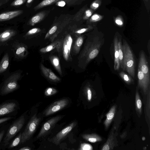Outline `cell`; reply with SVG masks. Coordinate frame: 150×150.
<instances>
[{
    "label": "cell",
    "instance_id": "obj_4",
    "mask_svg": "<svg viewBox=\"0 0 150 150\" xmlns=\"http://www.w3.org/2000/svg\"><path fill=\"white\" fill-rule=\"evenodd\" d=\"M21 76L20 73L17 72L8 77L0 88V96H6L18 89V81Z\"/></svg>",
    "mask_w": 150,
    "mask_h": 150
},
{
    "label": "cell",
    "instance_id": "obj_21",
    "mask_svg": "<svg viewBox=\"0 0 150 150\" xmlns=\"http://www.w3.org/2000/svg\"><path fill=\"white\" fill-rule=\"evenodd\" d=\"M115 110L116 106L114 105L112 107L106 115V118L104 122L106 129L108 128L110 125L114 116Z\"/></svg>",
    "mask_w": 150,
    "mask_h": 150
},
{
    "label": "cell",
    "instance_id": "obj_16",
    "mask_svg": "<svg viewBox=\"0 0 150 150\" xmlns=\"http://www.w3.org/2000/svg\"><path fill=\"white\" fill-rule=\"evenodd\" d=\"M40 68L44 75L49 80L54 82H57L60 79L50 69L45 67L42 64H40Z\"/></svg>",
    "mask_w": 150,
    "mask_h": 150
},
{
    "label": "cell",
    "instance_id": "obj_43",
    "mask_svg": "<svg viewBox=\"0 0 150 150\" xmlns=\"http://www.w3.org/2000/svg\"><path fill=\"white\" fill-rule=\"evenodd\" d=\"M10 0H0V7L7 3Z\"/></svg>",
    "mask_w": 150,
    "mask_h": 150
},
{
    "label": "cell",
    "instance_id": "obj_35",
    "mask_svg": "<svg viewBox=\"0 0 150 150\" xmlns=\"http://www.w3.org/2000/svg\"><path fill=\"white\" fill-rule=\"evenodd\" d=\"M41 31V30L40 28H32L29 30L25 35V36H28L31 35H34V34H37Z\"/></svg>",
    "mask_w": 150,
    "mask_h": 150
},
{
    "label": "cell",
    "instance_id": "obj_19",
    "mask_svg": "<svg viewBox=\"0 0 150 150\" xmlns=\"http://www.w3.org/2000/svg\"><path fill=\"white\" fill-rule=\"evenodd\" d=\"M16 31L13 29H8L0 33V43L7 41L15 35Z\"/></svg>",
    "mask_w": 150,
    "mask_h": 150
},
{
    "label": "cell",
    "instance_id": "obj_30",
    "mask_svg": "<svg viewBox=\"0 0 150 150\" xmlns=\"http://www.w3.org/2000/svg\"><path fill=\"white\" fill-rule=\"evenodd\" d=\"M135 103L136 110L141 114L142 112V103L139 93L137 91L136 94Z\"/></svg>",
    "mask_w": 150,
    "mask_h": 150
},
{
    "label": "cell",
    "instance_id": "obj_24",
    "mask_svg": "<svg viewBox=\"0 0 150 150\" xmlns=\"http://www.w3.org/2000/svg\"><path fill=\"white\" fill-rule=\"evenodd\" d=\"M22 132H20L16 137L11 141L6 148L8 149H12L16 147L19 144H21V140Z\"/></svg>",
    "mask_w": 150,
    "mask_h": 150
},
{
    "label": "cell",
    "instance_id": "obj_17",
    "mask_svg": "<svg viewBox=\"0 0 150 150\" xmlns=\"http://www.w3.org/2000/svg\"><path fill=\"white\" fill-rule=\"evenodd\" d=\"M22 10H18L4 12L0 14V22L9 20L23 13Z\"/></svg>",
    "mask_w": 150,
    "mask_h": 150
},
{
    "label": "cell",
    "instance_id": "obj_34",
    "mask_svg": "<svg viewBox=\"0 0 150 150\" xmlns=\"http://www.w3.org/2000/svg\"><path fill=\"white\" fill-rule=\"evenodd\" d=\"M15 118V117L13 116H6L0 118V125L4 124L5 123L13 119H14Z\"/></svg>",
    "mask_w": 150,
    "mask_h": 150
},
{
    "label": "cell",
    "instance_id": "obj_28",
    "mask_svg": "<svg viewBox=\"0 0 150 150\" xmlns=\"http://www.w3.org/2000/svg\"><path fill=\"white\" fill-rule=\"evenodd\" d=\"M119 75L125 82L127 84H131L134 81L131 76L123 71L120 72L119 73Z\"/></svg>",
    "mask_w": 150,
    "mask_h": 150
},
{
    "label": "cell",
    "instance_id": "obj_32",
    "mask_svg": "<svg viewBox=\"0 0 150 150\" xmlns=\"http://www.w3.org/2000/svg\"><path fill=\"white\" fill-rule=\"evenodd\" d=\"M93 11L90 8H86L85 11L82 17V20H86L88 19L92 15Z\"/></svg>",
    "mask_w": 150,
    "mask_h": 150
},
{
    "label": "cell",
    "instance_id": "obj_27",
    "mask_svg": "<svg viewBox=\"0 0 150 150\" xmlns=\"http://www.w3.org/2000/svg\"><path fill=\"white\" fill-rule=\"evenodd\" d=\"M87 8L86 5L81 8L74 16L73 19L76 21H79L82 20V17L85 11Z\"/></svg>",
    "mask_w": 150,
    "mask_h": 150
},
{
    "label": "cell",
    "instance_id": "obj_37",
    "mask_svg": "<svg viewBox=\"0 0 150 150\" xmlns=\"http://www.w3.org/2000/svg\"><path fill=\"white\" fill-rule=\"evenodd\" d=\"M8 127L4 126L0 129V146L4 138Z\"/></svg>",
    "mask_w": 150,
    "mask_h": 150
},
{
    "label": "cell",
    "instance_id": "obj_12",
    "mask_svg": "<svg viewBox=\"0 0 150 150\" xmlns=\"http://www.w3.org/2000/svg\"><path fill=\"white\" fill-rule=\"evenodd\" d=\"M138 68L143 73L146 78L150 80V72L148 63L145 54L142 51L139 54Z\"/></svg>",
    "mask_w": 150,
    "mask_h": 150
},
{
    "label": "cell",
    "instance_id": "obj_20",
    "mask_svg": "<svg viewBox=\"0 0 150 150\" xmlns=\"http://www.w3.org/2000/svg\"><path fill=\"white\" fill-rule=\"evenodd\" d=\"M61 44V41L56 40L47 46L41 48L40 50V51L42 53H45L50 52L56 48L58 50H59Z\"/></svg>",
    "mask_w": 150,
    "mask_h": 150
},
{
    "label": "cell",
    "instance_id": "obj_6",
    "mask_svg": "<svg viewBox=\"0 0 150 150\" xmlns=\"http://www.w3.org/2000/svg\"><path fill=\"white\" fill-rule=\"evenodd\" d=\"M85 0H43L34 8L36 11L45 7L53 5L61 7L71 6L81 4Z\"/></svg>",
    "mask_w": 150,
    "mask_h": 150
},
{
    "label": "cell",
    "instance_id": "obj_10",
    "mask_svg": "<svg viewBox=\"0 0 150 150\" xmlns=\"http://www.w3.org/2000/svg\"><path fill=\"white\" fill-rule=\"evenodd\" d=\"M77 122H73L63 129L50 139L53 143L57 145L65 138L72 129L76 126Z\"/></svg>",
    "mask_w": 150,
    "mask_h": 150
},
{
    "label": "cell",
    "instance_id": "obj_29",
    "mask_svg": "<svg viewBox=\"0 0 150 150\" xmlns=\"http://www.w3.org/2000/svg\"><path fill=\"white\" fill-rule=\"evenodd\" d=\"M118 45L119 59L120 61V67L122 69L123 60L124 53L122 49V44L121 40H119Z\"/></svg>",
    "mask_w": 150,
    "mask_h": 150
},
{
    "label": "cell",
    "instance_id": "obj_5",
    "mask_svg": "<svg viewBox=\"0 0 150 150\" xmlns=\"http://www.w3.org/2000/svg\"><path fill=\"white\" fill-rule=\"evenodd\" d=\"M41 120V117H38L36 113L31 117L24 130L22 132L20 144H23L30 139L36 131Z\"/></svg>",
    "mask_w": 150,
    "mask_h": 150
},
{
    "label": "cell",
    "instance_id": "obj_2",
    "mask_svg": "<svg viewBox=\"0 0 150 150\" xmlns=\"http://www.w3.org/2000/svg\"><path fill=\"white\" fill-rule=\"evenodd\" d=\"M25 113H23L8 127L1 143V149H5L13 138L20 131L26 121Z\"/></svg>",
    "mask_w": 150,
    "mask_h": 150
},
{
    "label": "cell",
    "instance_id": "obj_46",
    "mask_svg": "<svg viewBox=\"0 0 150 150\" xmlns=\"http://www.w3.org/2000/svg\"><path fill=\"white\" fill-rule=\"evenodd\" d=\"M142 140L144 141L145 139V138L144 137H142Z\"/></svg>",
    "mask_w": 150,
    "mask_h": 150
},
{
    "label": "cell",
    "instance_id": "obj_44",
    "mask_svg": "<svg viewBox=\"0 0 150 150\" xmlns=\"http://www.w3.org/2000/svg\"><path fill=\"white\" fill-rule=\"evenodd\" d=\"M34 0H27L26 3V6L27 7H30L31 6L32 3Z\"/></svg>",
    "mask_w": 150,
    "mask_h": 150
},
{
    "label": "cell",
    "instance_id": "obj_38",
    "mask_svg": "<svg viewBox=\"0 0 150 150\" xmlns=\"http://www.w3.org/2000/svg\"><path fill=\"white\" fill-rule=\"evenodd\" d=\"M79 149L81 150H92L93 149V147L89 144L83 143L81 144Z\"/></svg>",
    "mask_w": 150,
    "mask_h": 150
},
{
    "label": "cell",
    "instance_id": "obj_11",
    "mask_svg": "<svg viewBox=\"0 0 150 150\" xmlns=\"http://www.w3.org/2000/svg\"><path fill=\"white\" fill-rule=\"evenodd\" d=\"M13 47L14 55L16 59H23L28 55V47L25 44L16 42L13 44Z\"/></svg>",
    "mask_w": 150,
    "mask_h": 150
},
{
    "label": "cell",
    "instance_id": "obj_13",
    "mask_svg": "<svg viewBox=\"0 0 150 150\" xmlns=\"http://www.w3.org/2000/svg\"><path fill=\"white\" fill-rule=\"evenodd\" d=\"M137 77L139 88L142 90L144 93H146L149 88L150 80L146 78L139 68H138Z\"/></svg>",
    "mask_w": 150,
    "mask_h": 150
},
{
    "label": "cell",
    "instance_id": "obj_36",
    "mask_svg": "<svg viewBox=\"0 0 150 150\" xmlns=\"http://www.w3.org/2000/svg\"><path fill=\"white\" fill-rule=\"evenodd\" d=\"M91 25H89L87 27L78 29L75 30L74 33L76 34H81L90 30L93 28Z\"/></svg>",
    "mask_w": 150,
    "mask_h": 150
},
{
    "label": "cell",
    "instance_id": "obj_25",
    "mask_svg": "<svg viewBox=\"0 0 150 150\" xmlns=\"http://www.w3.org/2000/svg\"><path fill=\"white\" fill-rule=\"evenodd\" d=\"M51 62L59 74L62 75V72L60 66L59 60L57 56H53L50 57Z\"/></svg>",
    "mask_w": 150,
    "mask_h": 150
},
{
    "label": "cell",
    "instance_id": "obj_39",
    "mask_svg": "<svg viewBox=\"0 0 150 150\" xmlns=\"http://www.w3.org/2000/svg\"><path fill=\"white\" fill-rule=\"evenodd\" d=\"M85 91L87 95V99L88 101L91 100L92 98V92L89 86H86L85 88Z\"/></svg>",
    "mask_w": 150,
    "mask_h": 150
},
{
    "label": "cell",
    "instance_id": "obj_42",
    "mask_svg": "<svg viewBox=\"0 0 150 150\" xmlns=\"http://www.w3.org/2000/svg\"><path fill=\"white\" fill-rule=\"evenodd\" d=\"M115 23L118 25L122 26L123 24V22L120 17H117L115 19Z\"/></svg>",
    "mask_w": 150,
    "mask_h": 150
},
{
    "label": "cell",
    "instance_id": "obj_26",
    "mask_svg": "<svg viewBox=\"0 0 150 150\" xmlns=\"http://www.w3.org/2000/svg\"><path fill=\"white\" fill-rule=\"evenodd\" d=\"M83 37L81 35L79 36L76 39L73 47L74 51L76 53L78 54L79 52L83 43Z\"/></svg>",
    "mask_w": 150,
    "mask_h": 150
},
{
    "label": "cell",
    "instance_id": "obj_14",
    "mask_svg": "<svg viewBox=\"0 0 150 150\" xmlns=\"http://www.w3.org/2000/svg\"><path fill=\"white\" fill-rule=\"evenodd\" d=\"M73 40L71 36L67 35L65 37L63 44V54L64 59L68 61L70 58V53Z\"/></svg>",
    "mask_w": 150,
    "mask_h": 150
},
{
    "label": "cell",
    "instance_id": "obj_45",
    "mask_svg": "<svg viewBox=\"0 0 150 150\" xmlns=\"http://www.w3.org/2000/svg\"><path fill=\"white\" fill-rule=\"evenodd\" d=\"M18 149L19 150H30L31 149L29 146H25L21 147Z\"/></svg>",
    "mask_w": 150,
    "mask_h": 150
},
{
    "label": "cell",
    "instance_id": "obj_8",
    "mask_svg": "<svg viewBox=\"0 0 150 150\" xmlns=\"http://www.w3.org/2000/svg\"><path fill=\"white\" fill-rule=\"evenodd\" d=\"M64 116V115H57L53 117L45 122L37 135L36 139L47 135L50 132L57 123Z\"/></svg>",
    "mask_w": 150,
    "mask_h": 150
},
{
    "label": "cell",
    "instance_id": "obj_9",
    "mask_svg": "<svg viewBox=\"0 0 150 150\" xmlns=\"http://www.w3.org/2000/svg\"><path fill=\"white\" fill-rule=\"evenodd\" d=\"M69 103V100L66 98L56 101L44 110L43 114L46 116L51 115L65 108Z\"/></svg>",
    "mask_w": 150,
    "mask_h": 150
},
{
    "label": "cell",
    "instance_id": "obj_1",
    "mask_svg": "<svg viewBox=\"0 0 150 150\" xmlns=\"http://www.w3.org/2000/svg\"><path fill=\"white\" fill-rule=\"evenodd\" d=\"M88 40L80 57L84 67L97 56L104 41L103 37L96 35Z\"/></svg>",
    "mask_w": 150,
    "mask_h": 150
},
{
    "label": "cell",
    "instance_id": "obj_40",
    "mask_svg": "<svg viewBox=\"0 0 150 150\" xmlns=\"http://www.w3.org/2000/svg\"><path fill=\"white\" fill-rule=\"evenodd\" d=\"M27 0H15L11 4V6H16L24 4Z\"/></svg>",
    "mask_w": 150,
    "mask_h": 150
},
{
    "label": "cell",
    "instance_id": "obj_22",
    "mask_svg": "<svg viewBox=\"0 0 150 150\" xmlns=\"http://www.w3.org/2000/svg\"><path fill=\"white\" fill-rule=\"evenodd\" d=\"M9 57L8 53H6L0 62V74L4 72L8 68L9 64Z\"/></svg>",
    "mask_w": 150,
    "mask_h": 150
},
{
    "label": "cell",
    "instance_id": "obj_7",
    "mask_svg": "<svg viewBox=\"0 0 150 150\" xmlns=\"http://www.w3.org/2000/svg\"><path fill=\"white\" fill-rule=\"evenodd\" d=\"M19 109V103L17 100L13 99L5 100L0 103V117L14 116Z\"/></svg>",
    "mask_w": 150,
    "mask_h": 150
},
{
    "label": "cell",
    "instance_id": "obj_33",
    "mask_svg": "<svg viewBox=\"0 0 150 150\" xmlns=\"http://www.w3.org/2000/svg\"><path fill=\"white\" fill-rule=\"evenodd\" d=\"M57 92V90L52 87H48L45 91V95L46 96H50L55 94Z\"/></svg>",
    "mask_w": 150,
    "mask_h": 150
},
{
    "label": "cell",
    "instance_id": "obj_31",
    "mask_svg": "<svg viewBox=\"0 0 150 150\" xmlns=\"http://www.w3.org/2000/svg\"><path fill=\"white\" fill-rule=\"evenodd\" d=\"M103 16L97 14H95L92 15L88 21V23H91L98 21L101 20Z\"/></svg>",
    "mask_w": 150,
    "mask_h": 150
},
{
    "label": "cell",
    "instance_id": "obj_18",
    "mask_svg": "<svg viewBox=\"0 0 150 150\" xmlns=\"http://www.w3.org/2000/svg\"><path fill=\"white\" fill-rule=\"evenodd\" d=\"M118 41L117 38L115 37L114 39V48L115 53V59L114 64V69L115 70H118L120 68V64L119 59V53L118 51Z\"/></svg>",
    "mask_w": 150,
    "mask_h": 150
},
{
    "label": "cell",
    "instance_id": "obj_15",
    "mask_svg": "<svg viewBox=\"0 0 150 150\" xmlns=\"http://www.w3.org/2000/svg\"><path fill=\"white\" fill-rule=\"evenodd\" d=\"M50 12V10H43L38 12L29 20L28 25L33 26L42 21Z\"/></svg>",
    "mask_w": 150,
    "mask_h": 150
},
{
    "label": "cell",
    "instance_id": "obj_41",
    "mask_svg": "<svg viewBox=\"0 0 150 150\" xmlns=\"http://www.w3.org/2000/svg\"><path fill=\"white\" fill-rule=\"evenodd\" d=\"M101 1L100 0H96L91 4V8L92 10H95L99 7L100 5Z\"/></svg>",
    "mask_w": 150,
    "mask_h": 150
},
{
    "label": "cell",
    "instance_id": "obj_23",
    "mask_svg": "<svg viewBox=\"0 0 150 150\" xmlns=\"http://www.w3.org/2000/svg\"><path fill=\"white\" fill-rule=\"evenodd\" d=\"M81 136L83 139L92 143L100 141L102 140L100 137L95 134H83Z\"/></svg>",
    "mask_w": 150,
    "mask_h": 150
},
{
    "label": "cell",
    "instance_id": "obj_3",
    "mask_svg": "<svg viewBox=\"0 0 150 150\" xmlns=\"http://www.w3.org/2000/svg\"><path fill=\"white\" fill-rule=\"evenodd\" d=\"M122 47L124 57L122 69L134 79L135 75V61L134 54L129 45L124 39Z\"/></svg>",
    "mask_w": 150,
    "mask_h": 150
}]
</instances>
